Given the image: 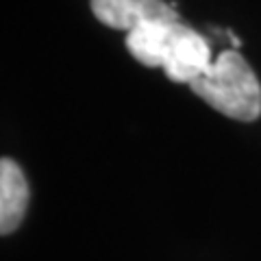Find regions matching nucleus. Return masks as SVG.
I'll list each match as a JSON object with an SVG mask.
<instances>
[{
    "label": "nucleus",
    "instance_id": "nucleus-1",
    "mask_svg": "<svg viewBox=\"0 0 261 261\" xmlns=\"http://www.w3.org/2000/svg\"><path fill=\"white\" fill-rule=\"evenodd\" d=\"M190 87L200 100L226 118L252 122L261 116L259 79L238 50H222Z\"/></svg>",
    "mask_w": 261,
    "mask_h": 261
},
{
    "label": "nucleus",
    "instance_id": "nucleus-2",
    "mask_svg": "<svg viewBox=\"0 0 261 261\" xmlns=\"http://www.w3.org/2000/svg\"><path fill=\"white\" fill-rule=\"evenodd\" d=\"M214 59L216 57L211 55L207 39L181 22L161 70L166 72V76L172 83L190 85L211 68Z\"/></svg>",
    "mask_w": 261,
    "mask_h": 261
},
{
    "label": "nucleus",
    "instance_id": "nucleus-3",
    "mask_svg": "<svg viewBox=\"0 0 261 261\" xmlns=\"http://www.w3.org/2000/svg\"><path fill=\"white\" fill-rule=\"evenodd\" d=\"M92 13L105 27L133 31L146 22H176L178 13L166 0H89Z\"/></svg>",
    "mask_w": 261,
    "mask_h": 261
},
{
    "label": "nucleus",
    "instance_id": "nucleus-4",
    "mask_svg": "<svg viewBox=\"0 0 261 261\" xmlns=\"http://www.w3.org/2000/svg\"><path fill=\"white\" fill-rule=\"evenodd\" d=\"M181 20L176 22H146L126 33V50L146 68H163L170 44Z\"/></svg>",
    "mask_w": 261,
    "mask_h": 261
},
{
    "label": "nucleus",
    "instance_id": "nucleus-5",
    "mask_svg": "<svg viewBox=\"0 0 261 261\" xmlns=\"http://www.w3.org/2000/svg\"><path fill=\"white\" fill-rule=\"evenodd\" d=\"M29 207V183L13 159L0 161V233L9 235L22 224Z\"/></svg>",
    "mask_w": 261,
    "mask_h": 261
}]
</instances>
